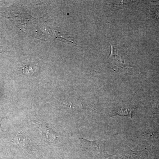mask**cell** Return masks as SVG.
Returning <instances> with one entry per match:
<instances>
[{
    "label": "cell",
    "instance_id": "obj_10",
    "mask_svg": "<svg viewBox=\"0 0 159 159\" xmlns=\"http://www.w3.org/2000/svg\"><path fill=\"white\" fill-rule=\"evenodd\" d=\"M157 134L159 136V129L158 131L157 132Z\"/></svg>",
    "mask_w": 159,
    "mask_h": 159
},
{
    "label": "cell",
    "instance_id": "obj_8",
    "mask_svg": "<svg viewBox=\"0 0 159 159\" xmlns=\"http://www.w3.org/2000/svg\"><path fill=\"white\" fill-rule=\"evenodd\" d=\"M3 119V118H1V117H0V129H1V130H2V126H1V121H2V120Z\"/></svg>",
    "mask_w": 159,
    "mask_h": 159
},
{
    "label": "cell",
    "instance_id": "obj_5",
    "mask_svg": "<svg viewBox=\"0 0 159 159\" xmlns=\"http://www.w3.org/2000/svg\"><path fill=\"white\" fill-rule=\"evenodd\" d=\"M20 70H21L25 74H31L34 72L33 68L30 65H25L20 67Z\"/></svg>",
    "mask_w": 159,
    "mask_h": 159
},
{
    "label": "cell",
    "instance_id": "obj_2",
    "mask_svg": "<svg viewBox=\"0 0 159 159\" xmlns=\"http://www.w3.org/2000/svg\"><path fill=\"white\" fill-rule=\"evenodd\" d=\"M111 51L110 55L108 57V60L116 66L120 68L125 67V63L123 56L114 46L111 44Z\"/></svg>",
    "mask_w": 159,
    "mask_h": 159
},
{
    "label": "cell",
    "instance_id": "obj_7",
    "mask_svg": "<svg viewBox=\"0 0 159 159\" xmlns=\"http://www.w3.org/2000/svg\"><path fill=\"white\" fill-rule=\"evenodd\" d=\"M156 106L157 107H158L159 106V99L157 101Z\"/></svg>",
    "mask_w": 159,
    "mask_h": 159
},
{
    "label": "cell",
    "instance_id": "obj_1",
    "mask_svg": "<svg viewBox=\"0 0 159 159\" xmlns=\"http://www.w3.org/2000/svg\"><path fill=\"white\" fill-rule=\"evenodd\" d=\"M80 141L82 146L91 152L99 154L100 152H102L103 149H104L103 143L100 141H89L83 138L80 139Z\"/></svg>",
    "mask_w": 159,
    "mask_h": 159
},
{
    "label": "cell",
    "instance_id": "obj_3",
    "mask_svg": "<svg viewBox=\"0 0 159 159\" xmlns=\"http://www.w3.org/2000/svg\"><path fill=\"white\" fill-rule=\"evenodd\" d=\"M135 107L129 108H118L116 110L112 112V116H121L128 117L132 119L133 112L134 110Z\"/></svg>",
    "mask_w": 159,
    "mask_h": 159
},
{
    "label": "cell",
    "instance_id": "obj_6",
    "mask_svg": "<svg viewBox=\"0 0 159 159\" xmlns=\"http://www.w3.org/2000/svg\"><path fill=\"white\" fill-rule=\"evenodd\" d=\"M154 12L155 16L159 22V9H156Z\"/></svg>",
    "mask_w": 159,
    "mask_h": 159
},
{
    "label": "cell",
    "instance_id": "obj_9",
    "mask_svg": "<svg viewBox=\"0 0 159 159\" xmlns=\"http://www.w3.org/2000/svg\"><path fill=\"white\" fill-rule=\"evenodd\" d=\"M3 52H4V51H3L2 48L0 47V53H3Z\"/></svg>",
    "mask_w": 159,
    "mask_h": 159
},
{
    "label": "cell",
    "instance_id": "obj_4",
    "mask_svg": "<svg viewBox=\"0 0 159 159\" xmlns=\"http://www.w3.org/2000/svg\"><path fill=\"white\" fill-rule=\"evenodd\" d=\"M13 142L16 143L17 145L20 146L25 147V145H28V140H26V138L23 136L22 135L19 134L16 136L13 140Z\"/></svg>",
    "mask_w": 159,
    "mask_h": 159
}]
</instances>
